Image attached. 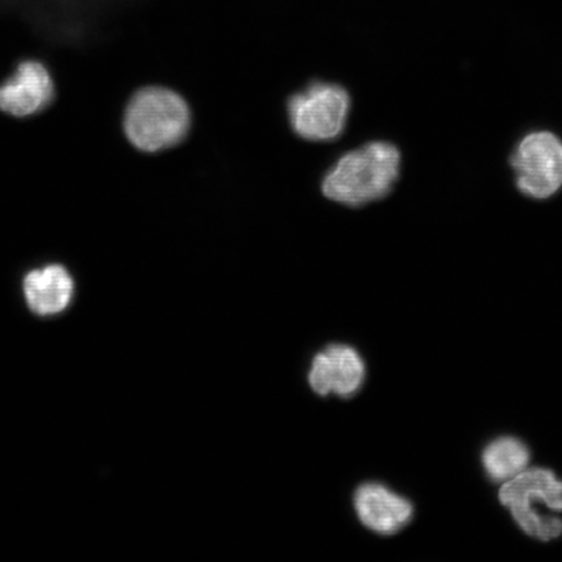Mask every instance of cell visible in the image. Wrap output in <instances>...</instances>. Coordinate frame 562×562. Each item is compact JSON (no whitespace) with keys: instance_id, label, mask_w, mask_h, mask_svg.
<instances>
[{"instance_id":"cell-1","label":"cell","mask_w":562,"mask_h":562,"mask_svg":"<svg viewBox=\"0 0 562 562\" xmlns=\"http://www.w3.org/2000/svg\"><path fill=\"white\" fill-rule=\"evenodd\" d=\"M400 171L398 147L386 140H372L336 160L323 179L322 192L347 207L367 206L393 191Z\"/></svg>"},{"instance_id":"cell-2","label":"cell","mask_w":562,"mask_h":562,"mask_svg":"<svg viewBox=\"0 0 562 562\" xmlns=\"http://www.w3.org/2000/svg\"><path fill=\"white\" fill-rule=\"evenodd\" d=\"M191 110L173 90L149 87L137 91L126 105L125 136L143 153H159L178 146L191 128Z\"/></svg>"},{"instance_id":"cell-3","label":"cell","mask_w":562,"mask_h":562,"mask_svg":"<svg viewBox=\"0 0 562 562\" xmlns=\"http://www.w3.org/2000/svg\"><path fill=\"white\" fill-rule=\"evenodd\" d=\"M517 191L527 199L551 200L562 189V138L551 131L526 133L510 153Z\"/></svg>"},{"instance_id":"cell-4","label":"cell","mask_w":562,"mask_h":562,"mask_svg":"<svg viewBox=\"0 0 562 562\" xmlns=\"http://www.w3.org/2000/svg\"><path fill=\"white\" fill-rule=\"evenodd\" d=\"M288 117L294 133L312 143H331L346 130L350 95L333 82H313L288 101Z\"/></svg>"},{"instance_id":"cell-5","label":"cell","mask_w":562,"mask_h":562,"mask_svg":"<svg viewBox=\"0 0 562 562\" xmlns=\"http://www.w3.org/2000/svg\"><path fill=\"white\" fill-rule=\"evenodd\" d=\"M367 364L348 344H329L313 358L307 382L316 395L350 398L362 390Z\"/></svg>"},{"instance_id":"cell-6","label":"cell","mask_w":562,"mask_h":562,"mask_svg":"<svg viewBox=\"0 0 562 562\" xmlns=\"http://www.w3.org/2000/svg\"><path fill=\"white\" fill-rule=\"evenodd\" d=\"M353 504L360 522L379 536H395L414 517L413 504L381 483L361 484L355 492Z\"/></svg>"},{"instance_id":"cell-7","label":"cell","mask_w":562,"mask_h":562,"mask_svg":"<svg viewBox=\"0 0 562 562\" xmlns=\"http://www.w3.org/2000/svg\"><path fill=\"white\" fill-rule=\"evenodd\" d=\"M54 82L40 61L20 63L11 79L0 86V111L15 117L38 114L53 102Z\"/></svg>"},{"instance_id":"cell-8","label":"cell","mask_w":562,"mask_h":562,"mask_svg":"<svg viewBox=\"0 0 562 562\" xmlns=\"http://www.w3.org/2000/svg\"><path fill=\"white\" fill-rule=\"evenodd\" d=\"M498 497L510 513L530 509L536 504H543L552 512H561L562 482L551 470H524L521 474L504 483Z\"/></svg>"},{"instance_id":"cell-9","label":"cell","mask_w":562,"mask_h":562,"mask_svg":"<svg viewBox=\"0 0 562 562\" xmlns=\"http://www.w3.org/2000/svg\"><path fill=\"white\" fill-rule=\"evenodd\" d=\"M27 305L40 315L58 314L74 296V280L65 267L50 265L27 273L24 280Z\"/></svg>"},{"instance_id":"cell-10","label":"cell","mask_w":562,"mask_h":562,"mask_svg":"<svg viewBox=\"0 0 562 562\" xmlns=\"http://www.w3.org/2000/svg\"><path fill=\"white\" fill-rule=\"evenodd\" d=\"M482 461L492 481L505 483L526 470L530 451L519 439L498 438L484 449Z\"/></svg>"}]
</instances>
